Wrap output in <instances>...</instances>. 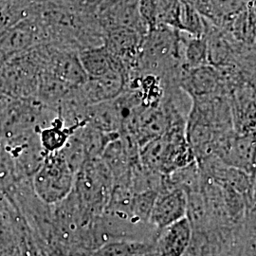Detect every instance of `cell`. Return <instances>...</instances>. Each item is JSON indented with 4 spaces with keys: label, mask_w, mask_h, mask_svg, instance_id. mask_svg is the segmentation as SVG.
Listing matches in <instances>:
<instances>
[{
    "label": "cell",
    "mask_w": 256,
    "mask_h": 256,
    "mask_svg": "<svg viewBox=\"0 0 256 256\" xmlns=\"http://www.w3.org/2000/svg\"><path fill=\"white\" fill-rule=\"evenodd\" d=\"M104 0H70L68 8L79 14H96Z\"/></svg>",
    "instance_id": "obj_15"
},
{
    "label": "cell",
    "mask_w": 256,
    "mask_h": 256,
    "mask_svg": "<svg viewBox=\"0 0 256 256\" xmlns=\"http://www.w3.org/2000/svg\"><path fill=\"white\" fill-rule=\"evenodd\" d=\"M75 173L59 152L46 156L30 178L37 198L48 205L64 200L74 189Z\"/></svg>",
    "instance_id": "obj_3"
},
{
    "label": "cell",
    "mask_w": 256,
    "mask_h": 256,
    "mask_svg": "<svg viewBox=\"0 0 256 256\" xmlns=\"http://www.w3.org/2000/svg\"><path fill=\"white\" fill-rule=\"evenodd\" d=\"M113 182L101 158H88L75 174L72 192L84 210L92 216H102L110 202Z\"/></svg>",
    "instance_id": "obj_1"
},
{
    "label": "cell",
    "mask_w": 256,
    "mask_h": 256,
    "mask_svg": "<svg viewBox=\"0 0 256 256\" xmlns=\"http://www.w3.org/2000/svg\"><path fill=\"white\" fill-rule=\"evenodd\" d=\"M96 16L104 34L118 28L133 30L142 36L148 30L140 16L138 0H122L108 9L99 10Z\"/></svg>",
    "instance_id": "obj_8"
},
{
    "label": "cell",
    "mask_w": 256,
    "mask_h": 256,
    "mask_svg": "<svg viewBox=\"0 0 256 256\" xmlns=\"http://www.w3.org/2000/svg\"><path fill=\"white\" fill-rule=\"evenodd\" d=\"M186 192L178 188L160 186L149 218V224L160 232L174 222L186 218Z\"/></svg>",
    "instance_id": "obj_7"
},
{
    "label": "cell",
    "mask_w": 256,
    "mask_h": 256,
    "mask_svg": "<svg viewBox=\"0 0 256 256\" xmlns=\"http://www.w3.org/2000/svg\"><path fill=\"white\" fill-rule=\"evenodd\" d=\"M212 155L228 166L256 176V134H238L232 130L216 142Z\"/></svg>",
    "instance_id": "obj_4"
},
{
    "label": "cell",
    "mask_w": 256,
    "mask_h": 256,
    "mask_svg": "<svg viewBox=\"0 0 256 256\" xmlns=\"http://www.w3.org/2000/svg\"><path fill=\"white\" fill-rule=\"evenodd\" d=\"M178 86L191 101L209 98L220 93L228 94L222 88L218 70L210 64L187 68L182 64Z\"/></svg>",
    "instance_id": "obj_6"
},
{
    "label": "cell",
    "mask_w": 256,
    "mask_h": 256,
    "mask_svg": "<svg viewBox=\"0 0 256 256\" xmlns=\"http://www.w3.org/2000/svg\"><path fill=\"white\" fill-rule=\"evenodd\" d=\"M120 1H122V0H104V1H102V3L101 7H100L99 10L108 9V7L112 6V5H114V4H116V3H118ZM99 10H98V12H99Z\"/></svg>",
    "instance_id": "obj_16"
},
{
    "label": "cell",
    "mask_w": 256,
    "mask_h": 256,
    "mask_svg": "<svg viewBox=\"0 0 256 256\" xmlns=\"http://www.w3.org/2000/svg\"><path fill=\"white\" fill-rule=\"evenodd\" d=\"M78 57L88 78H98L114 68L113 58L104 45L81 50Z\"/></svg>",
    "instance_id": "obj_12"
},
{
    "label": "cell",
    "mask_w": 256,
    "mask_h": 256,
    "mask_svg": "<svg viewBox=\"0 0 256 256\" xmlns=\"http://www.w3.org/2000/svg\"><path fill=\"white\" fill-rule=\"evenodd\" d=\"M41 74L32 48L0 64V95L18 100H36Z\"/></svg>",
    "instance_id": "obj_2"
},
{
    "label": "cell",
    "mask_w": 256,
    "mask_h": 256,
    "mask_svg": "<svg viewBox=\"0 0 256 256\" xmlns=\"http://www.w3.org/2000/svg\"><path fill=\"white\" fill-rule=\"evenodd\" d=\"M41 44H45L43 30L38 19L30 16L0 36V64Z\"/></svg>",
    "instance_id": "obj_5"
},
{
    "label": "cell",
    "mask_w": 256,
    "mask_h": 256,
    "mask_svg": "<svg viewBox=\"0 0 256 256\" xmlns=\"http://www.w3.org/2000/svg\"><path fill=\"white\" fill-rule=\"evenodd\" d=\"M126 76L122 70L113 68L98 78H88L78 86L84 102L88 106L112 101L126 90Z\"/></svg>",
    "instance_id": "obj_9"
},
{
    "label": "cell",
    "mask_w": 256,
    "mask_h": 256,
    "mask_svg": "<svg viewBox=\"0 0 256 256\" xmlns=\"http://www.w3.org/2000/svg\"><path fill=\"white\" fill-rule=\"evenodd\" d=\"M182 41V56L183 66L187 68H198L209 64L207 41L203 36H192L180 32Z\"/></svg>",
    "instance_id": "obj_13"
},
{
    "label": "cell",
    "mask_w": 256,
    "mask_h": 256,
    "mask_svg": "<svg viewBox=\"0 0 256 256\" xmlns=\"http://www.w3.org/2000/svg\"><path fill=\"white\" fill-rule=\"evenodd\" d=\"M178 30L192 36H203L206 30V21L191 5L180 1L178 16Z\"/></svg>",
    "instance_id": "obj_14"
},
{
    "label": "cell",
    "mask_w": 256,
    "mask_h": 256,
    "mask_svg": "<svg viewBox=\"0 0 256 256\" xmlns=\"http://www.w3.org/2000/svg\"><path fill=\"white\" fill-rule=\"evenodd\" d=\"M180 0H138L140 16L148 30L172 28L178 30Z\"/></svg>",
    "instance_id": "obj_11"
},
{
    "label": "cell",
    "mask_w": 256,
    "mask_h": 256,
    "mask_svg": "<svg viewBox=\"0 0 256 256\" xmlns=\"http://www.w3.org/2000/svg\"><path fill=\"white\" fill-rule=\"evenodd\" d=\"M192 228L186 218L160 230L156 236V256H182L190 244Z\"/></svg>",
    "instance_id": "obj_10"
}]
</instances>
